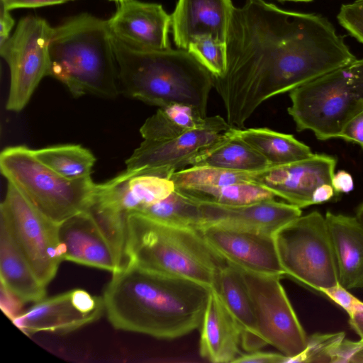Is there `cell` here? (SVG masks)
Segmentation results:
<instances>
[{
	"label": "cell",
	"instance_id": "obj_1",
	"mask_svg": "<svg viewBox=\"0 0 363 363\" xmlns=\"http://www.w3.org/2000/svg\"><path fill=\"white\" fill-rule=\"evenodd\" d=\"M225 45L226 69L213 86L240 129L268 99L357 60L326 18L263 0L234 6Z\"/></svg>",
	"mask_w": 363,
	"mask_h": 363
},
{
	"label": "cell",
	"instance_id": "obj_2",
	"mask_svg": "<svg viewBox=\"0 0 363 363\" xmlns=\"http://www.w3.org/2000/svg\"><path fill=\"white\" fill-rule=\"evenodd\" d=\"M211 290L127 262L113 274L103 298L115 328L172 340L200 328Z\"/></svg>",
	"mask_w": 363,
	"mask_h": 363
},
{
	"label": "cell",
	"instance_id": "obj_3",
	"mask_svg": "<svg viewBox=\"0 0 363 363\" xmlns=\"http://www.w3.org/2000/svg\"><path fill=\"white\" fill-rule=\"evenodd\" d=\"M111 41L120 93L160 107L189 105L206 116L213 76L188 50L138 49L113 35Z\"/></svg>",
	"mask_w": 363,
	"mask_h": 363
},
{
	"label": "cell",
	"instance_id": "obj_4",
	"mask_svg": "<svg viewBox=\"0 0 363 363\" xmlns=\"http://www.w3.org/2000/svg\"><path fill=\"white\" fill-rule=\"evenodd\" d=\"M111 37L107 20L88 13L53 28L48 76L64 84L75 97L115 98L120 91Z\"/></svg>",
	"mask_w": 363,
	"mask_h": 363
},
{
	"label": "cell",
	"instance_id": "obj_5",
	"mask_svg": "<svg viewBox=\"0 0 363 363\" xmlns=\"http://www.w3.org/2000/svg\"><path fill=\"white\" fill-rule=\"evenodd\" d=\"M125 253L127 262L210 289L226 262L199 230L167 225L138 212L130 213L127 218Z\"/></svg>",
	"mask_w": 363,
	"mask_h": 363
},
{
	"label": "cell",
	"instance_id": "obj_6",
	"mask_svg": "<svg viewBox=\"0 0 363 363\" xmlns=\"http://www.w3.org/2000/svg\"><path fill=\"white\" fill-rule=\"evenodd\" d=\"M288 113L296 130L316 138H339L345 125L363 111V59L329 72L289 91Z\"/></svg>",
	"mask_w": 363,
	"mask_h": 363
},
{
	"label": "cell",
	"instance_id": "obj_7",
	"mask_svg": "<svg viewBox=\"0 0 363 363\" xmlns=\"http://www.w3.org/2000/svg\"><path fill=\"white\" fill-rule=\"evenodd\" d=\"M0 169L8 182L55 223L87 211L93 202L96 184L91 177L67 179L42 163L26 146L5 148L0 155Z\"/></svg>",
	"mask_w": 363,
	"mask_h": 363
},
{
	"label": "cell",
	"instance_id": "obj_8",
	"mask_svg": "<svg viewBox=\"0 0 363 363\" xmlns=\"http://www.w3.org/2000/svg\"><path fill=\"white\" fill-rule=\"evenodd\" d=\"M284 275L320 291L339 284L325 217L318 211L301 216L274 233Z\"/></svg>",
	"mask_w": 363,
	"mask_h": 363
},
{
	"label": "cell",
	"instance_id": "obj_9",
	"mask_svg": "<svg viewBox=\"0 0 363 363\" xmlns=\"http://www.w3.org/2000/svg\"><path fill=\"white\" fill-rule=\"evenodd\" d=\"M0 218L9 225L38 279L47 286L63 261L59 224L47 218L10 182L0 206Z\"/></svg>",
	"mask_w": 363,
	"mask_h": 363
},
{
	"label": "cell",
	"instance_id": "obj_10",
	"mask_svg": "<svg viewBox=\"0 0 363 363\" xmlns=\"http://www.w3.org/2000/svg\"><path fill=\"white\" fill-rule=\"evenodd\" d=\"M53 28L44 18H21L0 54L9 65L7 110L18 112L28 103L41 79L48 74L49 45Z\"/></svg>",
	"mask_w": 363,
	"mask_h": 363
},
{
	"label": "cell",
	"instance_id": "obj_11",
	"mask_svg": "<svg viewBox=\"0 0 363 363\" xmlns=\"http://www.w3.org/2000/svg\"><path fill=\"white\" fill-rule=\"evenodd\" d=\"M241 271L264 342L288 358L301 354L308 336L281 284L282 276Z\"/></svg>",
	"mask_w": 363,
	"mask_h": 363
},
{
	"label": "cell",
	"instance_id": "obj_12",
	"mask_svg": "<svg viewBox=\"0 0 363 363\" xmlns=\"http://www.w3.org/2000/svg\"><path fill=\"white\" fill-rule=\"evenodd\" d=\"M231 128L220 116H209L203 126L177 137L144 140L125 161L126 169H140L169 179L173 173L189 165L191 159L200 150Z\"/></svg>",
	"mask_w": 363,
	"mask_h": 363
},
{
	"label": "cell",
	"instance_id": "obj_13",
	"mask_svg": "<svg viewBox=\"0 0 363 363\" xmlns=\"http://www.w3.org/2000/svg\"><path fill=\"white\" fill-rule=\"evenodd\" d=\"M104 311L103 296L75 289L36 302L12 322L28 335L42 331L65 334L96 321Z\"/></svg>",
	"mask_w": 363,
	"mask_h": 363
},
{
	"label": "cell",
	"instance_id": "obj_14",
	"mask_svg": "<svg viewBox=\"0 0 363 363\" xmlns=\"http://www.w3.org/2000/svg\"><path fill=\"white\" fill-rule=\"evenodd\" d=\"M199 230L218 255L240 269L284 275L274 234L220 225H203Z\"/></svg>",
	"mask_w": 363,
	"mask_h": 363
},
{
	"label": "cell",
	"instance_id": "obj_15",
	"mask_svg": "<svg viewBox=\"0 0 363 363\" xmlns=\"http://www.w3.org/2000/svg\"><path fill=\"white\" fill-rule=\"evenodd\" d=\"M336 164L333 156L314 154L305 160L252 172V181L301 208L313 205L312 195L318 186L331 184Z\"/></svg>",
	"mask_w": 363,
	"mask_h": 363
},
{
	"label": "cell",
	"instance_id": "obj_16",
	"mask_svg": "<svg viewBox=\"0 0 363 363\" xmlns=\"http://www.w3.org/2000/svg\"><path fill=\"white\" fill-rule=\"evenodd\" d=\"M175 186L168 178L146 173L140 169L128 170L105 183L96 184L94 207L125 217L168 196Z\"/></svg>",
	"mask_w": 363,
	"mask_h": 363
},
{
	"label": "cell",
	"instance_id": "obj_17",
	"mask_svg": "<svg viewBox=\"0 0 363 363\" xmlns=\"http://www.w3.org/2000/svg\"><path fill=\"white\" fill-rule=\"evenodd\" d=\"M107 22L113 36L133 48L148 50L171 48V16L161 4L128 0L118 4Z\"/></svg>",
	"mask_w": 363,
	"mask_h": 363
},
{
	"label": "cell",
	"instance_id": "obj_18",
	"mask_svg": "<svg viewBox=\"0 0 363 363\" xmlns=\"http://www.w3.org/2000/svg\"><path fill=\"white\" fill-rule=\"evenodd\" d=\"M58 238L63 261L107 270L112 274L124 267L88 211L60 223Z\"/></svg>",
	"mask_w": 363,
	"mask_h": 363
},
{
	"label": "cell",
	"instance_id": "obj_19",
	"mask_svg": "<svg viewBox=\"0 0 363 363\" xmlns=\"http://www.w3.org/2000/svg\"><path fill=\"white\" fill-rule=\"evenodd\" d=\"M201 226L220 225L274 234L301 216L300 208L275 199L240 206L199 201Z\"/></svg>",
	"mask_w": 363,
	"mask_h": 363
},
{
	"label": "cell",
	"instance_id": "obj_20",
	"mask_svg": "<svg viewBox=\"0 0 363 363\" xmlns=\"http://www.w3.org/2000/svg\"><path fill=\"white\" fill-rule=\"evenodd\" d=\"M233 8L231 0H178L170 15L177 48L187 50L193 39L202 35L225 43Z\"/></svg>",
	"mask_w": 363,
	"mask_h": 363
},
{
	"label": "cell",
	"instance_id": "obj_21",
	"mask_svg": "<svg viewBox=\"0 0 363 363\" xmlns=\"http://www.w3.org/2000/svg\"><path fill=\"white\" fill-rule=\"evenodd\" d=\"M212 289L233 318L241 332V347L247 352L267 345L260 336L252 301L242 272L225 262L218 271Z\"/></svg>",
	"mask_w": 363,
	"mask_h": 363
},
{
	"label": "cell",
	"instance_id": "obj_22",
	"mask_svg": "<svg viewBox=\"0 0 363 363\" xmlns=\"http://www.w3.org/2000/svg\"><path fill=\"white\" fill-rule=\"evenodd\" d=\"M332 242L338 282L347 289L363 287V223L356 216H325Z\"/></svg>",
	"mask_w": 363,
	"mask_h": 363
},
{
	"label": "cell",
	"instance_id": "obj_23",
	"mask_svg": "<svg viewBox=\"0 0 363 363\" xmlns=\"http://www.w3.org/2000/svg\"><path fill=\"white\" fill-rule=\"evenodd\" d=\"M200 355L214 363H229L241 354V332L232 315L211 289L200 325Z\"/></svg>",
	"mask_w": 363,
	"mask_h": 363
},
{
	"label": "cell",
	"instance_id": "obj_24",
	"mask_svg": "<svg viewBox=\"0 0 363 363\" xmlns=\"http://www.w3.org/2000/svg\"><path fill=\"white\" fill-rule=\"evenodd\" d=\"M0 274L1 283L24 303H36L45 298L46 286L34 273L2 218H0Z\"/></svg>",
	"mask_w": 363,
	"mask_h": 363
},
{
	"label": "cell",
	"instance_id": "obj_25",
	"mask_svg": "<svg viewBox=\"0 0 363 363\" xmlns=\"http://www.w3.org/2000/svg\"><path fill=\"white\" fill-rule=\"evenodd\" d=\"M233 127L190 160L191 166H207L255 172L269 167L267 161L235 133Z\"/></svg>",
	"mask_w": 363,
	"mask_h": 363
},
{
	"label": "cell",
	"instance_id": "obj_26",
	"mask_svg": "<svg viewBox=\"0 0 363 363\" xmlns=\"http://www.w3.org/2000/svg\"><path fill=\"white\" fill-rule=\"evenodd\" d=\"M235 134L259 153L269 167L284 165L311 157V149L293 135L267 128H234Z\"/></svg>",
	"mask_w": 363,
	"mask_h": 363
},
{
	"label": "cell",
	"instance_id": "obj_27",
	"mask_svg": "<svg viewBox=\"0 0 363 363\" xmlns=\"http://www.w3.org/2000/svg\"><path fill=\"white\" fill-rule=\"evenodd\" d=\"M208 117L193 106L174 104L160 107L145 121L140 132L144 140H160L175 138L203 126Z\"/></svg>",
	"mask_w": 363,
	"mask_h": 363
},
{
	"label": "cell",
	"instance_id": "obj_28",
	"mask_svg": "<svg viewBox=\"0 0 363 363\" xmlns=\"http://www.w3.org/2000/svg\"><path fill=\"white\" fill-rule=\"evenodd\" d=\"M45 165L69 179L91 177L96 162L93 153L80 145H61L33 150Z\"/></svg>",
	"mask_w": 363,
	"mask_h": 363
},
{
	"label": "cell",
	"instance_id": "obj_29",
	"mask_svg": "<svg viewBox=\"0 0 363 363\" xmlns=\"http://www.w3.org/2000/svg\"><path fill=\"white\" fill-rule=\"evenodd\" d=\"M138 212L170 226L194 230L201 226L199 201L177 189L166 198Z\"/></svg>",
	"mask_w": 363,
	"mask_h": 363
},
{
	"label": "cell",
	"instance_id": "obj_30",
	"mask_svg": "<svg viewBox=\"0 0 363 363\" xmlns=\"http://www.w3.org/2000/svg\"><path fill=\"white\" fill-rule=\"evenodd\" d=\"M185 195L201 202L226 206H240L274 199L275 195L255 182L193 188H175Z\"/></svg>",
	"mask_w": 363,
	"mask_h": 363
},
{
	"label": "cell",
	"instance_id": "obj_31",
	"mask_svg": "<svg viewBox=\"0 0 363 363\" xmlns=\"http://www.w3.org/2000/svg\"><path fill=\"white\" fill-rule=\"evenodd\" d=\"M175 188L217 186L239 182H253L252 172L207 166H191L172 174Z\"/></svg>",
	"mask_w": 363,
	"mask_h": 363
},
{
	"label": "cell",
	"instance_id": "obj_32",
	"mask_svg": "<svg viewBox=\"0 0 363 363\" xmlns=\"http://www.w3.org/2000/svg\"><path fill=\"white\" fill-rule=\"evenodd\" d=\"M187 50L192 54L213 77L225 72L227 65L225 43L212 35H202L190 43Z\"/></svg>",
	"mask_w": 363,
	"mask_h": 363
},
{
	"label": "cell",
	"instance_id": "obj_33",
	"mask_svg": "<svg viewBox=\"0 0 363 363\" xmlns=\"http://www.w3.org/2000/svg\"><path fill=\"white\" fill-rule=\"evenodd\" d=\"M344 332L315 333L307 338L306 349L299 354L288 358L286 363L330 362L332 349L345 338Z\"/></svg>",
	"mask_w": 363,
	"mask_h": 363
},
{
	"label": "cell",
	"instance_id": "obj_34",
	"mask_svg": "<svg viewBox=\"0 0 363 363\" xmlns=\"http://www.w3.org/2000/svg\"><path fill=\"white\" fill-rule=\"evenodd\" d=\"M337 18L351 35L363 44V0L342 4Z\"/></svg>",
	"mask_w": 363,
	"mask_h": 363
},
{
	"label": "cell",
	"instance_id": "obj_35",
	"mask_svg": "<svg viewBox=\"0 0 363 363\" xmlns=\"http://www.w3.org/2000/svg\"><path fill=\"white\" fill-rule=\"evenodd\" d=\"M321 292L342 307L349 315L354 312L363 311V302L340 284L323 289Z\"/></svg>",
	"mask_w": 363,
	"mask_h": 363
},
{
	"label": "cell",
	"instance_id": "obj_36",
	"mask_svg": "<svg viewBox=\"0 0 363 363\" xmlns=\"http://www.w3.org/2000/svg\"><path fill=\"white\" fill-rule=\"evenodd\" d=\"M24 302L3 284H0V308L11 321L20 315Z\"/></svg>",
	"mask_w": 363,
	"mask_h": 363
},
{
	"label": "cell",
	"instance_id": "obj_37",
	"mask_svg": "<svg viewBox=\"0 0 363 363\" xmlns=\"http://www.w3.org/2000/svg\"><path fill=\"white\" fill-rule=\"evenodd\" d=\"M363 347V339L352 341L343 339L330 352V363H350L354 354Z\"/></svg>",
	"mask_w": 363,
	"mask_h": 363
},
{
	"label": "cell",
	"instance_id": "obj_38",
	"mask_svg": "<svg viewBox=\"0 0 363 363\" xmlns=\"http://www.w3.org/2000/svg\"><path fill=\"white\" fill-rule=\"evenodd\" d=\"M286 356L282 353L253 352L240 354L233 362L236 363H286Z\"/></svg>",
	"mask_w": 363,
	"mask_h": 363
},
{
	"label": "cell",
	"instance_id": "obj_39",
	"mask_svg": "<svg viewBox=\"0 0 363 363\" xmlns=\"http://www.w3.org/2000/svg\"><path fill=\"white\" fill-rule=\"evenodd\" d=\"M339 138L363 147V111L352 118L343 128Z\"/></svg>",
	"mask_w": 363,
	"mask_h": 363
},
{
	"label": "cell",
	"instance_id": "obj_40",
	"mask_svg": "<svg viewBox=\"0 0 363 363\" xmlns=\"http://www.w3.org/2000/svg\"><path fill=\"white\" fill-rule=\"evenodd\" d=\"M70 0H1V4L11 11L19 8H38L60 4Z\"/></svg>",
	"mask_w": 363,
	"mask_h": 363
},
{
	"label": "cell",
	"instance_id": "obj_41",
	"mask_svg": "<svg viewBox=\"0 0 363 363\" xmlns=\"http://www.w3.org/2000/svg\"><path fill=\"white\" fill-rule=\"evenodd\" d=\"M331 184L336 193H348L354 189V181L352 175L345 171L340 170L334 173Z\"/></svg>",
	"mask_w": 363,
	"mask_h": 363
},
{
	"label": "cell",
	"instance_id": "obj_42",
	"mask_svg": "<svg viewBox=\"0 0 363 363\" xmlns=\"http://www.w3.org/2000/svg\"><path fill=\"white\" fill-rule=\"evenodd\" d=\"M15 21L10 11L1 4L0 9V46L3 45L11 35V32Z\"/></svg>",
	"mask_w": 363,
	"mask_h": 363
},
{
	"label": "cell",
	"instance_id": "obj_43",
	"mask_svg": "<svg viewBox=\"0 0 363 363\" xmlns=\"http://www.w3.org/2000/svg\"><path fill=\"white\" fill-rule=\"evenodd\" d=\"M336 194L331 184L318 186L312 195L313 204H319L330 200Z\"/></svg>",
	"mask_w": 363,
	"mask_h": 363
},
{
	"label": "cell",
	"instance_id": "obj_44",
	"mask_svg": "<svg viewBox=\"0 0 363 363\" xmlns=\"http://www.w3.org/2000/svg\"><path fill=\"white\" fill-rule=\"evenodd\" d=\"M350 316L349 323L351 328L363 339V311L354 312Z\"/></svg>",
	"mask_w": 363,
	"mask_h": 363
},
{
	"label": "cell",
	"instance_id": "obj_45",
	"mask_svg": "<svg viewBox=\"0 0 363 363\" xmlns=\"http://www.w3.org/2000/svg\"><path fill=\"white\" fill-rule=\"evenodd\" d=\"M350 363H363V347L354 354Z\"/></svg>",
	"mask_w": 363,
	"mask_h": 363
},
{
	"label": "cell",
	"instance_id": "obj_46",
	"mask_svg": "<svg viewBox=\"0 0 363 363\" xmlns=\"http://www.w3.org/2000/svg\"><path fill=\"white\" fill-rule=\"evenodd\" d=\"M355 216L362 223H363V202L358 206L356 210Z\"/></svg>",
	"mask_w": 363,
	"mask_h": 363
},
{
	"label": "cell",
	"instance_id": "obj_47",
	"mask_svg": "<svg viewBox=\"0 0 363 363\" xmlns=\"http://www.w3.org/2000/svg\"><path fill=\"white\" fill-rule=\"evenodd\" d=\"M280 1H301V2H308L313 0H280Z\"/></svg>",
	"mask_w": 363,
	"mask_h": 363
},
{
	"label": "cell",
	"instance_id": "obj_48",
	"mask_svg": "<svg viewBox=\"0 0 363 363\" xmlns=\"http://www.w3.org/2000/svg\"><path fill=\"white\" fill-rule=\"evenodd\" d=\"M109 1H114V2H116L118 4L119 3H121V2H123V1H128V0H109Z\"/></svg>",
	"mask_w": 363,
	"mask_h": 363
}]
</instances>
